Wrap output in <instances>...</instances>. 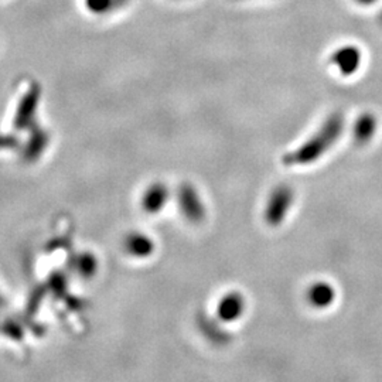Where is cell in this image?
I'll return each instance as SVG.
<instances>
[{
	"label": "cell",
	"mask_w": 382,
	"mask_h": 382,
	"mask_svg": "<svg viewBox=\"0 0 382 382\" xmlns=\"http://www.w3.org/2000/svg\"><path fill=\"white\" fill-rule=\"evenodd\" d=\"M343 129L344 118L340 114H333L331 117L327 118L323 126L299 149L284 154L283 163L288 166H305L315 163L334 146Z\"/></svg>",
	"instance_id": "obj_1"
},
{
	"label": "cell",
	"mask_w": 382,
	"mask_h": 382,
	"mask_svg": "<svg viewBox=\"0 0 382 382\" xmlns=\"http://www.w3.org/2000/svg\"><path fill=\"white\" fill-rule=\"evenodd\" d=\"M376 126H378V124H376V119L372 114L361 115L357 119L355 126H354V139L361 145L369 142L375 135Z\"/></svg>",
	"instance_id": "obj_6"
},
{
	"label": "cell",
	"mask_w": 382,
	"mask_h": 382,
	"mask_svg": "<svg viewBox=\"0 0 382 382\" xmlns=\"http://www.w3.org/2000/svg\"><path fill=\"white\" fill-rule=\"evenodd\" d=\"M245 298L241 294L232 292L223 298L218 306V316L224 322H235L245 312Z\"/></svg>",
	"instance_id": "obj_4"
},
{
	"label": "cell",
	"mask_w": 382,
	"mask_h": 382,
	"mask_svg": "<svg viewBox=\"0 0 382 382\" xmlns=\"http://www.w3.org/2000/svg\"><path fill=\"white\" fill-rule=\"evenodd\" d=\"M355 2H357V4H360V5H365V6H368V5L375 4L376 0H355Z\"/></svg>",
	"instance_id": "obj_7"
},
{
	"label": "cell",
	"mask_w": 382,
	"mask_h": 382,
	"mask_svg": "<svg viewBox=\"0 0 382 382\" xmlns=\"http://www.w3.org/2000/svg\"><path fill=\"white\" fill-rule=\"evenodd\" d=\"M379 19H381V22H382V13H381V16H379Z\"/></svg>",
	"instance_id": "obj_8"
},
{
	"label": "cell",
	"mask_w": 382,
	"mask_h": 382,
	"mask_svg": "<svg viewBox=\"0 0 382 382\" xmlns=\"http://www.w3.org/2000/svg\"><path fill=\"white\" fill-rule=\"evenodd\" d=\"M361 60H362V54H361L360 48L355 46L340 47L331 55V62L345 77L358 71V68L361 65Z\"/></svg>",
	"instance_id": "obj_3"
},
{
	"label": "cell",
	"mask_w": 382,
	"mask_h": 382,
	"mask_svg": "<svg viewBox=\"0 0 382 382\" xmlns=\"http://www.w3.org/2000/svg\"><path fill=\"white\" fill-rule=\"evenodd\" d=\"M336 299V289L327 282L313 283L308 291V301L316 309H326L333 305Z\"/></svg>",
	"instance_id": "obj_5"
},
{
	"label": "cell",
	"mask_w": 382,
	"mask_h": 382,
	"mask_svg": "<svg viewBox=\"0 0 382 382\" xmlns=\"http://www.w3.org/2000/svg\"><path fill=\"white\" fill-rule=\"evenodd\" d=\"M294 190L289 185H279L272 191L265 209V220L270 227H277L284 221L294 204Z\"/></svg>",
	"instance_id": "obj_2"
}]
</instances>
